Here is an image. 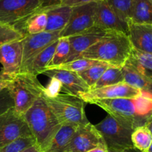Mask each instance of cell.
Returning <instances> with one entry per match:
<instances>
[{"label":"cell","instance_id":"37","mask_svg":"<svg viewBox=\"0 0 152 152\" xmlns=\"http://www.w3.org/2000/svg\"><path fill=\"white\" fill-rule=\"evenodd\" d=\"M20 152H42L41 148H39L38 145L37 143L34 144V145H31V146L28 147V148H25L24 150H22Z\"/></svg>","mask_w":152,"mask_h":152},{"label":"cell","instance_id":"9","mask_svg":"<svg viewBox=\"0 0 152 152\" xmlns=\"http://www.w3.org/2000/svg\"><path fill=\"white\" fill-rule=\"evenodd\" d=\"M60 32H42L27 35L22 39V61L20 73H25L34 58L60 38Z\"/></svg>","mask_w":152,"mask_h":152},{"label":"cell","instance_id":"3","mask_svg":"<svg viewBox=\"0 0 152 152\" xmlns=\"http://www.w3.org/2000/svg\"><path fill=\"white\" fill-rule=\"evenodd\" d=\"M24 115L36 142L43 152L49 146L62 125L43 96L39 98Z\"/></svg>","mask_w":152,"mask_h":152},{"label":"cell","instance_id":"12","mask_svg":"<svg viewBox=\"0 0 152 152\" xmlns=\"http://www.w3.org/2000/svg\"><path fill=\"white\" fill-rule=\"evenodd\" d=\"M100 145H105V142L95 126L89 122L77 128L66 152H87Z\"/></svg>","mask_w":152,"mask_h":152},{"label":"cell","instance_id":"6","mask_svg":"<svg viewBox=\"0 0 152 152\" xmlns=\"http://www.w3.org/2000/svg\"><path fill=\"white\" fill-rule=\"evenodd\" d=\"M95 127L108 150L119 151L134 147L132 142L133 129L120 124L108 114L100 123L95 125Z\"/></svg>","mask_w":152,"mask_h":152},{"label":"cell","instance_id":"29","mask_svg":"<svg viewBox=\"0 0 152 152\" xmlns=\"http://www.w3.org/2000/svg\"><path fill=\"white\" fill-rule=\"evenodd\" d=\"M99 61L85 59V58H80V59L62 64V65H59L56 68H52V69L65 70V71H72V72L75 73H80L83 71H86V69L99 63Z\"/></svg>","mask_w":152,"mask_h":152},{"label":"cell","instance_id":"33","mask_svg":"<svg viewBox=\"0 0 152 152\" xmlns=\"http://www.w3.org/2000/svg\"><path fill=\"white\" fill-rule=\"evenodd\" d=\"M62 84L56 78H50V81L46 87H44L43 96L46 97H54L60 94L62 91Z\"/></svg>","mask_w":152,"mask_h":152},{"label":"cell","instance_id":"20","mask_svg":"<svg viewBox=\"0 0 152 152\" xmlns=\"http://www.w3.org/2000/svg\"><path fill=\"white\" fill-rule=\"evenodd\" d=\"M129 22L152 25V4L149 0L132 1Z\"/></svg>","mask_w":152,"mask_h":152},{"label":"cell","instance_id":"19","mask_svg":"<svg viewBox=\"0 0 152 152\" xmlns=\"http://www.w3.org/2000/svg\"><path fill=\"white\" fill-rule=\"evenodd\" d=\"M124 65L134 70L152 82V54L132 49Z\"/></svg>","mask_w":152,"mask_h":152},{"label":"cell","instance_id":"13","mask_svg":"<svg viewBox=\"0 0 152 152\" xmlns=\"http://www.w3.org/2000/svg\"><path fill=\"white\" fill-rule=\"evenodd\" d=\"M94 26L104 31H117L129 36V23L120 19L105 0H99L96 2Z\"/></svg>","mask_w":152,"mask_h":152},{"label":"cell","instance_id":"35","mask_svg":"<svg viewBox=\"0 0 152 152\" xmlns=\"http://www.w3.org/2000/svg\"><path fill=\"white\" fill-rule=\"evenodd\" d=\"M99 0H62L61 4L69 6V7H76V6L83 5L91 2H97Z\"/></svg>","mask_w":152,"mask_h":152},{"label":"cell","instance_id":"14","mask_svg":"<svg viewBox=\"0 0 152 152\" xmlns=\"http://www.w3.org/2000/svg\"><path fill=\"white\" fill-rule=\"evenodd\" d=\"M106 32V31L94 26L85 32L68 37L70 52L66 62L79 59L82 53H84L91 46L97 42L105 35Z\"/></svg>","mask_w":152,"mask_h":152},{"label":"cell","instance_id":"26","mask_svg":"<svg viewBox=\"0 0 152 152\" xmlns=\"http://www.w3.org/2000/svg\"><path fill=\"white\" fill-rule=\"evenodd\" d=\"M132 142L134 148L147 152L152 142V134L146 126L135 129L132 134Z\"/></svg>","mask_w":152,"mask_h":152},{"label":"cell","instance_id":"36","mask_svg":"<svg viewBox=\"0 0 152 152\" xmlns=\"http://www.w3.org/2000/svg\"><path fill=\"white\" fill-rule=\"evenodd\" d=\"M62 0H39L42 8L54 7V6L60 5Z\"/></svg>","mask_w":152,"mask_h":152},{"label":"cell","instance_id":"15","mask_svg":"<svg viewBox=\"0 0 152 152\" xmlns=\"http://www.w3.org/2000/svg\"><path fill=\"white\" fill-rule=\"evenodd\" d=\"M42 74L49 78H56L62 84V91L66 94L78 96L90 90V87L77 73L59 69H46Z\"/></svg>","mask_w":152,"mask_h":152},{"label":"cell","instance_id":"5","mask_svg":"<svg viewBox=\"0 0 152 152\" xmlns=\"http://www.w3.org/2000/svg\"><path fill=\"white\" fill-rule=\"evenodd\" d=\"M43 97L62 126L78 127L89 123L85 111V102L78 96L59 94L52 98Z\"/></svg>","mask_w":152,"mask_h":152},{"label":"cell","instance_id":"4","mask_svg":"<svg viewBox=\"0 0 152 152\" xmlns=\"http://www.w3.org/2000/svg\"><path fill=\"white\" fill-rule=\"evenodd\" d=\"M7 88L13 99V108L22 114H25L34 102L42 96L44 91V87L37 76L30 73L15 74Z\"/></svg>","mask_w":152,"mask_h":152},{"label":"cell","instance_id":"22","mask_svg":"<svg viewBox=\"0 0 152 152\" xmlns=\"http://www.w3.org/2000/svg\"><path fill=\"white\" fill-rule=\"evenodd\" d=\"M58 40L52 43L47 48L39 53L32 61L25 73H30L35 76L42 74L43 71L48 68L49 63L53 58L55 49L58 44Z\"/></svg>","mask_w":152,"mask_h":152},{"label":"cell","instance_id":"24","mask_svg":"<svg viewBox=\"0 0 152 152\" xmlns=\"http://www.w3.org/2000/svg\"><path fill=\"white\" fill-rule=\"evenodd\" d=\"M121 83H124V77L122 68L111 66L102 74L99 80L91 89L114 86Z\"/></svg>","mask_w":152,"mask_h":152},{"label":"cell","instance_id":"27","mask_svg":"<svg viewBox=\"0 0 152 152\" xmlns=\"http://www.w3.org/2000/svg\"><path fill=\"white\" fill-rule=\"evenodd\" d=\"M112 65L106 62H99V63L90 67L89 68L82 72L77 73L80 77L84 80L85 83L90 87V89L96 84V82L99 80L101 76L108 68Z\"/></svg>","mask_w":152,"mask_h":152},{"label":"cell","instance_id":"41","mask_svg":"<svg viewBox=\"0 0 152 152\" xmlns=\"http://www.w3.org/2000/svg\"><path fill=\"white\" fill-rule=\"evenodd\" d=\"M147 152H152V142H151V145H150L149 148H148V150L147 151Z\"/></svg>","mask_w":152,"mask_h":152},{"label":"cell","instance_id":"39","mask_svg":"<svg viewBox=\"0 0 152 152\" xmlns=\"http://www.w3.org/2000/svg\"><path fill=\"white\" fill-rule=\"evenodd\" d=\"M108 152H142V151H140V150H138L137 148H134V147H132V148H126V149L123 150V151H111V150H108Z\"/></svg>","mask_w":152,"mask_h":152},{"label":"cell","instance_id":"23","mask_svg":"<svg viewBox=\"0 0 152 152\" xmlns=\"http://www.w3.org/2000/svg\"><path fill=\"white\" fill-rule=\"evenodd\" d=\"M122 71L124 77V83L129 86L140 90L142 92L147 93L152 96V82L145 78L142 75L132 69L129 67L124 65L122 67Z\"/></svg>","mask_w":152,"mask_h":152},{"label":"cell","instance_id":"32","mask_svg":"<svg viewBox=\"0 0 152 152\" xmlns=\"http://www.w3.org/2000/svg\"><path fill=\"white\" fill-rule=\"evenodd\" d=\"M14 107V102L8 88L0 92V115Z\"/></svg>","mask_w":152,"mask_h":152},{"label":"cell","instance_id":"2","mask_svg":"<svg viewBox=\"0 0 152 152\" xmlns=\"http://www.w3.org/2000/svg\"><path fill=\"white\" fill-rule=\"evenodd\" d=\"M132 49L129 36L123 33L108 31L97 42L82 53L79 59H92L122 68L129 59Z\"/></svg>","mask_w":152,"mask_h":152},{"label":"cell","instance_id":"10","mask_svg":"<svg viewBox=\"0 0 152 152\" xmlns=\"http://www.w3.org/2000/svg\"><path fill=\"white\" fill-rule=\"evenodd\" d=\"M96 4L91 2L73 7L68 24L60 32V38L77 35L93 28Z\"/></svg>","mask_w":152,"mask_h":152},{"label":"cell","instance_id":"40","mask_svg":"<svg viewBox=\"0 0 152 152\" xmlns=\"http://www.w3.org/2000/svg\"><path fill=\"white\" fill-rule=\"evenodd\" d=\"M145 126H146V127L148 128V130H149L150 132H151V134H152V119H151V120H150L149 122H148V123Z\"/></svg>","mask_w":152,"mask_h":152},{"label":"cell","instance_id":"38","mask_svg":"<svg viewBox=\"0 0 152 152\" xmlns=\"http://www.w3.org/2000/svg\"><path fill=\"white\" fill-rule=\"evenodd\" d=\"M87 152H108V148H107L106 145H100V146L96 147Z\"/></svg>","mask_w":152,"mask_h":152},{"label":"cell","instance_id":"28","mask_svg":"<svg viewBox=\"0 0 152 152\" xmlns=\"http://www.w3.org/2000/svg\"><path fill=\"white\" fill-rule=\"evenodd\" d=\"M132 1L133 0H105L117 16L128 23L130 21Z\"/></svg>","mask_w":152,"mask_h":152},{"label":"cell","instance_id":"21","mask_svg":"<svg viewBox=\"0 0 152 152\" xmlns=\"http://www.w3.org/2000/svg\"><path fill=\"white\" fill-rule=\"evenodd\" d=\"M77 128L73 126H62L49 146L43 152H66L67 147Z\"/></svg>","mask_w":152,"mask_h":152},{"label":"cell","instance_id":"8","mask_svg":"<svg viewBox=\"0 0 152 152\" xmlns=\"http://www.w3.org/2000/svg\"><path fill=\"white\" fill-rule=\"evenodd\" d=\"M41 8L39 0H0V24L13 26Z\"/></svg>","mask_w":152,"mask_h":152},{"label":"cell","instance_id":"31","mask_svg":"<svg viewBox=\"0 0 152 152\" xmlns=\"http://www.w3.org/2000/svg\"><path fill=\"white\" fill-rule=\"evenodd\" d=\"M36 143L34 136L22 137L0 148V152H20Z\"/></svg>","mask_w":152,"mask_h":152},{"label":"cell","instance_id":"42","mask_svg":"<svg viewBox=\"0 0 152 152\" xmlns=\"http://www.w3.org/2000/svg\"><path fill=\"white\" fill-rule=\"evenodd\" d=\"M149 1H151V4H152V0H149Z\"/></svg>","mask_w":152,"mask_h":152},{"label":"cell","instance_id":"11","mask_svg":"<svg viewBox=\"0 0 152 152\" xmlns=\"http://www.w3.org/2000/svg\"><path fill=\"white\" fill-rule=\"evenodd\" d=\"M142 94L140 90L121 83L114 86H106L96 89H90L81 94L79 97L84 102L93 104L96 101L118 98H136Z\"/></svg>","mask_w":152,"mask_h":152},{"label":"cell","instance_id":"34","mask_svg":"<svg viewBox=\"0 0 152 152\" xmlns=\"http://www.w3.org/2000/svg\"><path fill=\"white\" fill-rule=\"evenodd\" d=\"M14 75L6 74L2 71H0V92L7 88L13 80Z\"/></svg>","mask_w":152,"mask_h":152},{"label":"cell","instance_id":"7","mask_svg":"<svg viewBox=\"0 0 152 152\" xmlns=\"http://www.w3.org/2000/svg\"><path fill=\"white\" fill-rule=\"evenodd\" d=\"M33 136L25 115L10 108L0 115V148L22 137Z\"/></svg>","mask_w":152,"mask_h":152},{"label":"cell","instance_id":"30","mask_svg":"<svg viewBox=\"0 0 152 152\" xmlns=\"http://www.w3.org/2000/svg\"><path fill=\"white\" fill-rule=\"evenodd\" d=\"M24 37L11 25L0 24V47L12 42L23 39Z\"/></svg>","mask_w":152,"mask_h":152},{"label":"cell","instance_id":"16","mask_svg":"<svg viewBox=\"0 0 152 152\" xmlns=\"http://www.w3.org/2000/svg\"><path fill=\"white\" fill-rule=\"evenodd\" d=\"M22 39L7 43L0 47V63L2 71L15 75L20 73L22 61Z\"/></svg>","mask_w":152,"mask_h":152},{"label":"cell","instance_id":"17","mask_svg":"<svg viewBox=\"0 0 152 152\" xmlns=\"http://www.w3.org/2000/svg\"><path fill=\"white\" fill-rule=\"evenodd\" d=\"M129 38L134 49L152 54V25L129 22Z\"/></svg>","mask_w":152,"mask_h":152},{"label":"cell","instance_id":"18","mask_svg":"<svg viewBox=\"0 0 152 152\" xmlns=\"http://www.w3.org/2000/svg\"><path fill=\"white\" fill-rule=\"evenodd\" d=\"M45 9L47 15V25L45 31L61 32L68 24L72 7L60 4Z\"/></svg>","mask_w":152,"mask_h":152},{"label":"cell","instance_id":"25","mask_svg":"<svg viewBox=\"0 0 152 152\" xmlns=\"http://www.w3.org/2000/svg\"><path fill=\"white\" fill-rule=\"evenodd\" d=\"M70 52V43L68 37H61L55 49L54 54L46 69H52L65 63ZM45 69V70H46Z\"/></svg>","mask_w":152,"mask_h":152},{"label":"cell","instance_id":"1","mask_svg":"<svg viewBox=\"0 0 152 152\" xmlns=\"http://www.w3.org/2000/svg\"><path fill=\"white\" fill-rule=\"evenodd\" d=\"M100 107L120 124L135 129L145 126L152 119V96L142 92L136 98H118L96 101Z\"/></svg>","mask_w":152,"mask_h":152}]
</instances>
